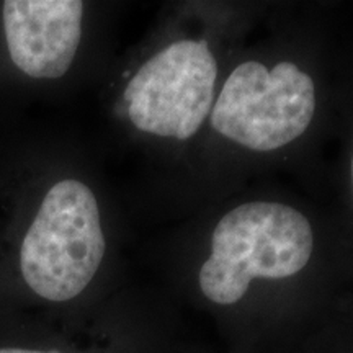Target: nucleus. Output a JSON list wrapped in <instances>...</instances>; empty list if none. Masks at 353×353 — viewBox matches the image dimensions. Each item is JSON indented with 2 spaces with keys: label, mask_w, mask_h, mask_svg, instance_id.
<instances>
[{
  "label": "nucleus",
  "mask_w": 353,
  "mask_h": 353,
  "mask_svg": "<svg viewBox=\"0 0 353 353\" xmlns=\"http://www.w3.org/2000/svg\"><path fill=\"white\" fill-rule=\"evenodd\" d=\"M314 236L306 216L283 203H244L223 216L200 268V288L216 304L237 303L254 278H290L306 267Z\"/></svg>",
  "instance_id": "f257e3e1"
},
{
  "label": "nucleus",
  "mask_w": 353,
  "mask_h": 353,
  "mask_svg": "<svg viewBox=\"0 0 353 353\" xmlns=\"http://www.w3.org/2000/svg\"><path fill=\"white\" fill-rule=\"evenodd\" d=\"M105 247L92 190L79 180H61L46 193L26 232L20 252L21 275L41 298L69 301L95 276Z\"/></svg>",
  "instance_id": "f03ea898"
},
{
  "label": "nucleus",
  "mask_w": 353,
  "mask_h": 353,
  "mask_svg": "<svg viewBox=\"0 0 353 353\" xmlns=\"http://www.w3.org/2000/svg\"><path fill=\"white\" fill-rule=\"evenodd\" d=\"M316 112V87L296 64L237 65L211 112L216 132L250 151H275L307 130Z\"/></svg>",
  "instance_id": "7ed1b4c3"
},
{
  "label": "nucleus",
  "mask_w": 353,
  "mask_h": 353,
  "mask_svg": "<svg viewBox=\"0 0 353 353\" xmlns=\"http://www.w3.org/2000/svg\"><path fill=\"white\" fill-rule=\"evenodd\" d=\"M218 64L206 41L172 43L126 85L128 117L139 131L185 141L211 112Z\"/></svg>",
  "instance_id": "20e7f679"
},
{
  "label": "nucleus",
  "mask_w": 353,
  "mask_h": 353,
  "mask_svg": "<svg viewBox=\"0 0 353 353\" xmlns=\"http://www.w3.org/2000/svg\"><path fill=\"white\" fill-rule=\"evenodd\" d=\"M3 30L13 64L34 79L68 72L82 37L79 0H7Z\"/></svg>",
  "instance_id": "39448f33"
},
{
  "label": "nucleus",
  "mask_w": 353,
  "mask_h": 353,
  "mask_svg": "<svg viewBox=\"0 0 353 353\" xmlns=\"http://www.w3.org/2000/svg\"><path fill=\"white\" fill-rule=\"evenodd\" d=\"M0 353H52V352H38V350H23V348H0Z\"/></svg>",
  "instance_id": "423d86ee"
},
{
  "label": "nucleus",
  "mask_w": 353,
  "mask_h": 353,
  "mask_svg": "<svg viewBox=\"0 0 353 353\" xmlns=\"http://www.w3.org/2000/svg\"><path fill=\"white\" fill-rule=\"evenodd\" d=\"M352 185H353V159H352Z\"/></svg>",
  "instance_id": "0eeeda50"
}]
</instances>
